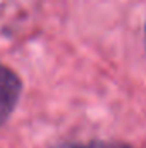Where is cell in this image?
I'll return each instance as SVG.
<instances>
[{
    "mask_svg": "<svg viewBox=\"0 0 146 148\" xmlns=\"http://www.w3.org/2000/svg\"><path fill=\"white\" fill-rule=\"evenodd\" d=\"M119 148H129V147H119Z\"/></svg>",
    "mask_w": 146,
    "mask_h": 148,
    "instance_id": "3957f363",
    "label": "cell"
},
{
    "mask_svg": "<svg viewBox=\"0 0 146 148\" xmlns=\"http://www.w3.org/2000/svg\"><path fill=\"white\" fill-rule=\"evenodd\" d=\"M55 148H86V147L77 145V143H64V145H59V147H55Z\"/></svg>",
    "mask_w": 146,
    "mask_h": 148,
    "instance_id": "7a4b0ae2",
    "label": "cell"
},
{
    "mask_svg": "<svg viewBox=\"0 0 146 148\" xmlns=\"http://www.w3.org/2000/svg\"><path fill=\"white\" fill-rule=\"evenodd\" d=\"M21 95V79L12 69L0 64V124L7 121V117L17 105Z\"/></svg>",
    "mask_w": 146,
    "mask_h": 148,
    "instance_id": "6da1fadb",
    "label": "cell"
}]
</instances>
